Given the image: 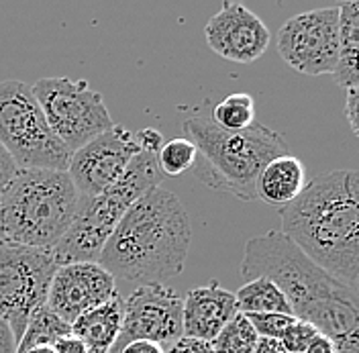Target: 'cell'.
<instances>
[{"instance_id": "obj_8", "label": "cell", "mask_w": 359, "mask_h": 353, "mask_svg": "<svg viewBox=\"0 0 359 353\" xmlns=\"http://www.w3.org/2000/svg\"><path fill=\"white\" fill-rule=\"evenodd\" d=\"M31 90L49 129L69 154L114 125L102 94L90 88L86 80L41 78Z\"/></svg>"}, {"instance_id": "obj_34", "label": "cell", "mask_w": 359, "mask_h": 353, "mask_svg": "<svg viewBox=\"0 0 359 353\" xmlns=\"http://www.w3.org/2000/svg\"><path fill=\"white\" fill-rule=\"evenodd\" d=\"M27 353H55L53 352V345H39V347H33Z\"/></svg>"}, {"instance_id": "obj_14", "label": "cell", "mask_w": 359, "mask_h": 353, "mask_svg": "<svg viewBox=\"0 0 359 353\" xmlns=\"http://www.w3.org/2000/svg\"><path fill=\"white\" fill-rule=\"evenodd\" d=\"M208 47L229 62L253 64L268 49L271 33L268 25L239 2H224L204 27Z\"/></svg>"}, {"instance_id": "obj_26", "label": "cell", "mask_w": 359, "mask_h": 353, "mask_svg": "<svg viewBox=\"0 0 359 353\" xmlns=\"http://www.w3.org/2000/svg\"><path fill=\"white\" fill-rule=\"evenodd\" d=\"M17 170H19V168L15 166L13 157L6 154V149L0 145V200L4 197V192L8 190L13 178L17 174Z\"/></svg>"}, {"instance_id": "obj_29", "label": "cell", "mask_w": 359, "mask_h": 353, "mask_svg": "<svg viewBox=\"0 0 359 353\" xmlns=\"http://www.w3.org/2000/svg\"><path fill=\"white\" fill-rule=\"evenodd\" d=\"M53 352L55 353H88L86 345L74 337V335H67V337H62L53 343Z\"/></svg>"}, {"instance_id": "obj_30", "label": "cell", "mask_w": 359, "mask_h": 353, "mask_svg": "<svg viewBox=\"0 0 359 353\" xmlns=\"http://www.w3.org/2000/svg\"><path fill=\"white\" fill-rule=\"evenodd\" d=\"M0 353H17V339L2 314H0Z\"/></svg>"}, {"instance_id": "obj_10", "label": "cell", "mask_w": 359, "mask_h": 353, "mask_svg": "<svg viewBox=\"0 0 359 353\" xmlns=\"http://www.w3.org/2000/svg\"><path fill=\"white\" fill-rule=\"evenodd\" d=\"M278 53L300 74H333L339 60V6L314 8L288 19L278 31Z\"/></svg>"}, {"instance_id": "obj_16", "label": "cell", "mask_w": 359, "mask_h": 353, "mask_svg": "<svg viewBox=\"0 0 359 353\" xmlns=\"http://www.w3.org/2000/svg\"><path fill=\"white\" fill-rule=\"evenodd\" d=\"M306 184L304 164L296 155H278L264 166L255 180V199L264 200L269 206L284 208L300 197Z\"/></svg>"}, {"instance_id": "obj_7", "label": "cell", "mask_w": 359, "mask_h": 353, "mask_svg": "<svg viewBox=\"0 0 359 353\" xmlns=\"http://www.w3.org/2000/svg\"><path fill=\"white\" fill-rule=\"evenodd\" d=\"M0 145L19 170L67 172L72 157L49 129L31 86L21 80L0 82Z\"/></svg>"}, {"instance_id": "obj_24", "label": "cell", "mask_w": 359, "mask_h": 353, "mask_svg": "<svg viewBox=\"0 0 359 353\" xmlns=\"http://www.w3.org/2000/svg\"><path fill=\"white\" fill-rule=\"evenodd\" d=\"M247 321L251 323V327L255 329L257 337L264 339H276L280 341L284 331L290 327L292 323L296 321L294 317L288 314H278V312H264V314H245Z\"/></svg>"}, {"instance_id": "obj_11", "label": "cell", "mask_w": 359, "mask_h": 353, "mask_svg": "<svg viewBox=\"0 0 359 353\" xmlns=\"http://www.w3.org/2000/svg\"><path fill=\"white\" fill-rule=\"evenodd\" d=\"M139 152L135 133L123 125H112L72 154L67 174L80 197H98L123 178Z\"/></svg>"}, {"instance_id": "obj_20", "label": "cell", "mask_w": 359, "mask_h": 353, "mask_svg": "<svg viewBox=\"0 0 359 353\" xmlns=\"http://www.w3.org/2000/svg\"><path fill=\"white\" fill-rule=\"evenodd\" d=\"M67 335H72V325L62 321L55 312L47 309V305H43L31 314L27 329L17 343V353H27L39 345H53L57 339Z\"/></svg>"}, {"instance_id": "obj_27", "label": "cell", "mask_w": 359, "mask_h": 353, "mask_svg": "<svg viewBox=\"0 0 359 353\" xmlns=\"http://www.w3.org/2000/svg\"><path fill=\"white\" fill-rule=\"evenodd\" d=\"M165 353H212V349H210V343H206V341L180 337L178 341L170 347V352Z\"/></svg>"}, {"instance_id": "obj_2", "label": "cell", "mask_w": 359, "mask_h": 353, "mask_svg": "<svg viewBox=\"0 0 359 353\" xmlns=\"http://www.w3.org/2000/svg\"><path fill=\"white\" fill-rule=\"evenodd\" d=\"M282 233L339 282L359 288V174L335 170L313 178L280 211Z\"/></svg>"}, {"instance_id": "obj_9", "label": "cell", "mask_w": 359, "mask_h": 353, "mask_svg": "<svg viewBox=\"0 0 359 353\" xmlns=\"http://www.w3.org/2000/svg\"><path fill=\"white\" fill-rule=\"evenodd\" d=\"M55 269L49 251L0 237V314L17 343L31 314L45 305Z\"/></svg>"}, {"instance_id": "obj_25", "label": "cell", "mask_w": 359, "mask_h": 353, "mask_svg": "<svg viewBox=\"0 0 359 353\" xmlns=\"http://www.w3.org/2000/svg\"><path fill=\"white\" fill-rule=\"evenodd\" d=\"M314 335H318V331L314 329L313 325L296 319L290 327L284 331L280 343L286 349V353H304V349L309 347V343L314 339Z\"/></svg>"}, {"instance_id": "obj_23", "label": "cell", "mask_w": 359, "mask_h": 353, "mask_svg": "<svg viewBox=\"0 0 359 353\" xmlns=\"http://www.w3.org/2000/svg\"><path fill=\"white\" fill-rule=\"evenodd\" d=\"M198 161V152L194 143L186 137H176L170 141H163L157 152V166L159 172L165 176H180L194 168Z\"/></svg>"}, {"instance_id": "obj_15", "label": "cell", "mask_w": 359, "mask_h": 353, "mask_svg": "<svg viewBox=\"0 0 359 353\" xmlns=\"http://www.w3.org/2000/svg\"><path fill=\"white\" fill-rule=\"evenodd\" d=\"M237 312L235 292L224 290L217 280L208 286L192 288L182 298V337L210 343Z\"/></svg>"}, {"instance_id": "obj_17", "label": "cell", "mask_w": 359, "mask_h": 353, "mask_svg": "<svg viewBox=\"0 0 359 353\" xmlns=\"http://www.w3.org/2000/svg\"><path fill=\"white\" fill-rule=\"evenodd\" d=\"M123 323V298L116 294L109 302L88 310L72 323V335L78 337L88 353L112 352Z\"/></svg>"}, {"instance_id": "obj_32", "label": "cell", "mask_w": 359, "mask_h": 353, "mask_svg": "<svg viewBox=\"0 0 359 353\" xmlns=\"http://www.w3.org/2000/svg\"><path fill=\"white\" fill-rule=\"evenodd\" d=\"M304 353H335V345L327 335H314V339L309 343Z\"/></svg>"}, {"instance_id": "obj_13", "label": "cell", "mask_w": 359, "mask_h": 353, "mask_svg": "<svg viewBox=\"0 0 359 353\" xmlns=\"http://www.w3.org/2000/svg\"><path fill=\"white\" fill-rule=\"evenodd\" d=\"M116 294L114 278L102 265L98 262H78L55 269L45 305L72 325L78 317L109 302Z\"/></svg>"}, {"instance_id": "obj_28", "label": "cell", "mask_w": 359, "mask_h": 353, "mask_svg": "<svg viewBox=\"0 0 359 353\" xmlns=\"http://www.w3.org/2000/svg\"><path fill=\"white\" fill-rule=\"evenodd\" d=\"M343 94H345V114H347V121H349V125H351V131L355 133V135H359V92L358 90H347V92H343Z\"/></svg>"}, {"instance_id": "obj_33", "label": "cell", "mask_w": 359, "mask_h": 353, "mask_svg": "<svg viewBox=\"0 0 359 353\" xmlns=\"http://www.w3.org/2000/svg\"><path fill=\"white\" fill-rule=\"evenodd\" d=\"M251 353H286V349L276 339H264V337H259Z\"/></svg>"}, {"instance_id": "obj_12", "label": "cell", "mask_w": 359, "mask_h": 353, "mask_svg": "<svg viewBox=\"0 0 359 353\" xmlns=\"http://www.w3.org/2000/svg\"><path fill=\"white\" fill-rule=\"evenodd\" d=\"M182 337V296L163 284L139 286L123 300V323L112 353L131 341L176 343Z\"/></svg>"}, {"instance_id": "obj_22", "label": "cell", "mask_w": 359, "mask_h": 353, "mask_svg": "<svg viewBox=\"0 0 359 353\" xmlns=\"http://www.w3.org/2000/svg\"><path fill=\"white\" fill-rule=\"evenodd\" d=\"M257 333L245 314L237 312L235 319L210 341L212 353H251L257 343Z\"/></svg>"}, {"instance_id": "obj_31", "label": "cell", "mask_w": 359, "mask_h": 353, "mask_svg": "<svg viewBox=\"0 0 359 353\" xmlns=\"http://www.w3.org/2000/svg\"><path fill=\"white\" fill-rule=\"evenodd\" d=\"M118 353H165L163 347L159 343L154 341H131L127 343L123 349H118Z\"/></svg>"}, {"instance_id": "obj_35", "label": "cell", "mask_w": 359, "mask_h": 353, "mask_svg": "<svg viewBox=\"0 0 359 353\" xmlns=\"http://www.w3.org/2000/svg\"><path fill=\"white\" fill-rule=\"evenodd\" d=\"M109 353H112V352H109Z\"/></svg>"}, {"instance_id": "obj_1", "label": "cell", "mask_w": 359, "mask_h": 353, "mask_svg": "<svg viewBox=\"0 0 359 353\" xmlns=\"http://www.w3.org/2000/svg\"><path fill=\"white\" fill-rule=\"evenodd\" d=\"M241 276L247 282L271 280L286 296L292 317L327 335L335 353H359L358 292L318 267L280 229L247 241Z\"/></svg>"}, {"instance_id": "obj_18", "label": "cell", "mask_w": 359, "mask_h": 353, "mask_svg": "<svg viewBox=\"0 0 359 353\" xmlns=\"http://www.w3.org/2000/svg\"><path fill=\"white\" fill-rule=\"evenodd\" d=\"M358 51H359V2H347L339 6V60H337L335 82L343 92L358 90Z\"/></svg>"}, {"instance_id": "obj_6", "label": "cell", "mask_w": 359, "mask_h": 353, "mask_svg": "<svg viewBox=\"0 0 359 353\" xmlns=\"http://www.w3.org/2000/svg\"><path fill=\"white\" fill-rule=\"evenodd\" d=\"M161 176L157 152L141 149L114 186L98 197H80L74 221L51 251L57 267L78 262H96L125 213L143 194L159 186Z\"/></svg>"}, {"instance_id": "obj_5", "label": "cell", "mask_w": 359, "mask_h": 353, "mask_svg": "<svg viewBox=\"0 0 359 353\" xmlns=\"http://www.w3.org/2000/svg\"><path fill=\"white\" fill-rule=\"evenodd\" d=\"M78 199L67 172L17 170L0 200V237L51 253L76 217Z\"/></svg>"}, {"instance_id": "obj_19", "label": "cell", "mask_w": 359, "mask_h": 353, "mask_svg": "<svg viewBox=\"0 0 359 353\" xmlns=\"http://www.w3.org/2000/svg\"><path fill=\"white\" fill-rule=\"evenodd\" d=\"M237 310L241 314H264V312H278L292 317V307L288 305L282 290L268 278L249 280L235 292Z\"/></svg>"}, {"instance_id": "obj_21", "label": "cell", "mask_w": 359, "mask_h": 353, "mask_svg": "<svg viewBox=\"0 0 359 353\" xmlns=\"http://www.w3.org/2000/svg\"><path fill=\"white\" fill-rule=\"evenodd\" d=\"M210 121L224 131H243L255 123V100L251 94H229L212 109Z\"/></svg>"}, {"instance_id": "obj_4", "label": "cell", "mask_w": 359, "mask_h": 353, "mask_svg": "<svg viewBox=\"0 0 359 353\" xmlns=\"http://www.w3.org/2000/svg\"><path fill=\"white\" fill-rule=\"evenodd\" d=\"M184 133L202 157L194 164L202 182L243 202L255 200V180L264 166L288 154L286 135L259 123L243 131H224L210 116H190Z\"/></svg>"}, {"instance_id": "obj_3", "label": "cell", "mask_w": 359, "mask_h": 353, "mask_svg": "<svg viewBox=\"0 0 359 353\" xmlns=\"http://www.w3.org/2000/svg\"><path fill=\"white\" fill-rule=\"evenodd\" d=\"M190 241L192 225L184 204L174 192L156 186L125 213L96 262L112 278L137 288L165 286L182 274Z\"/></svg>"}]
</instances>
